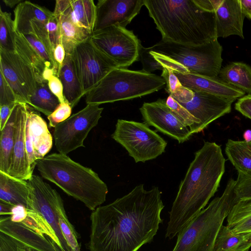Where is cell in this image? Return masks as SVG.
<instances>
[{
	"label": "cell",
	"instance_id": "cell-34",
	"mask_svg": "<svg viewBox=\"0 0 251 251\" xmlns=\"http://www.w3.org/2000/svg\"><path fill=\"white\" fill-rule=\"evenodd\" d=\"M56 213L61 232L71 251H80V247L77 241V234L68 219L62 198L57 202Z\"/></svg>",
	"mask_w": 251,
	"mask_h": 251
},
{
	"label": "cell",
	"instance_id": "cell-43",
	"mask_svg": "<svg viewBox=\"0 0 251 251\" xmlns=\"http://www.w3.org/2000/svg\"><path fill=\"white\" fill-rule=\"evenodd\" d=\"M47 82L50 90L58 98L60 102H66L63 85L59 77L53 74L47 79Z\"/></svg>",
	"mask_w": 251,
	"mask_h": 251
},
{
	"label": "cell",
	"instance_id": "cell-27",
	"mask_svg": "<svg viewBox=\"0 0 251 251\" xmlns=\"http://www.w3.org/2000/svg\"><path fill=\"white\" fill-rule=\"evenodd\" d=\"M219 78L226 83L251 94V67L242 62H234L222 69Z\"/></svg>",
	"mask_w": 251,
	"mask_h": 251
},
{
	"label": "cell",
	"instance_id": "cell-14",
	"mask_svg": "<svg viewBox=\"0 0 251 251\" xmlns=\"http://www.w3.org/2000/svg\"><path fill=\"white\" fill-rule=\"evenodd\" d=\"M235 100L211 94L193 91L185 99L178 102L199 121L196 133L202 131L211 123L228 114Z\"/></svg>",
	"mask_w": 251,
	"mask_h": 251
},
{
	"label": "cell",
	"instance_id": "cell-53",
	"mask_svg": "<svg viewBox=\"0 0 251 251\" xmlns=\"http://www.w3.org/2000/svg\"><path fill=\"white\" fill-rule=\"evenodd\" d=\"M243 138L245 141H251V130L248 129L246 130L243 133Z\"/></svg>",
	"mask_w": 251,
	"mask_h": 251
},
{
	"label": "cell",
	"instance_id": "cell-25",
	"mask_svg": "<svg viewBox=\"0 0 251 251\" xmlns=\"http://www.w3.org/2000/svg\"><path fill=\"white\" fill-rule=\"evenodd\" d=\"M54 15L58 21L60 43L63 45L66 54L71 55L75 47L88 39L92 34L75 25L66 17L61 14Z\"/></svg>",
	"mask_w": 251,
	"mask_h": 251
},
{
	"label": "cell",
	"instance_id": "cell-6",
	"mask_svg": "<svg viewBox=\"0 0 251 251\" xmlns=\"http://www.w3.org/2000/svg\"><path fill=\"white\" fill-rule=\"evenodd\" d=\"M235 183L236 180L230 178L222 195L214 199L178 233L173 251H214L219 230L238 200Z\"/></svg>",
	"mask_w": 251,
	"mask_h": 251
},
{
	"label": "cell",
	"instance_id": "cell-47",
	"mask_svg": "<svg viewBox=\"0 0 251 251\" xmlns=\"http://www.w3.org/2000/svg\"><path fill=\"white\" fill-rule=\"evenodd\" d=\"M27 208L21 205H15L13 207L10 216V220L16 223L22 222L27 217Z\"/></svg>",
	"mask_w": 251,
	"mask_h": 251
},
{
	"label": "cell",
	"instance_id": "cell-5",
	"mask_svg": "<svg viewBox=\"0 0 251 251\" xmlns=\"http://www.w3.org/2000/svg\"><path fill=\"white\" fill-rule=\"evenodd\" d=\"M222 51L217 39L200 46L161 40L149 48L150 53L163 69L213 77H218L221 70Z\"/></svg>",
	"mask_w": 251,
	"mask_h": 251
},
{
	"label": "cell",
	"instance_id": "cell-19",
	"mask_svg": "<svg viewBox=\"0 0 251 251\" xmlns=\"http://www.w3.org/2000/svg\"><path fill=\"white\" fill-rule=\"evenodd\" d=\"M0 232L36 251H61L49 237L40 235L21 223L12 221L9 216H0Z\"/></svg>",
	"mask_w": 251,
	"mask_h": 251
},
{
	"label": "cell",
	"instance_id": "cell-35",
	"mask_svg": "<svg viewBox=\"0 0 251 251\" xmlns=\"http://www.w3.org/2000/svg\"><path fill=\"white\" fill-rule=\"evenodd\" d=\"M14 21L10 13L0 9V48L15 51Z\"/></svg>",
	"mask_w": 251,
	"mask_h": 251
},
{
	"label": "cell",
	"instance_id": "cell-9",
	"mask_svg": "<svg viewBox=\"0 0 251 251\" xmlns=\"http://www.w3.org/2000/svg\"><path fill=\"white\" fill-rule=\"evenodd\" d=\"M90 38L96 46L119 68L129 67L139 60L142 47L132 31L113 25L94 31Z\"/></svg>",
	"mask_w": 251,
	"mask_h": 251
},
{
	"label": "cell",
	"instance_id": "cell-51",
	"mask_svg": "<svg viewBox=\"0 0 251 251\" xmlns=\"http://www.w3.org/2000/svg\"><path fill=\"white\" fill-rule=\"evenodd\" d=\"M240 2L243 14L251 20V0H240Z\"/></svg>",
	"mask_w": 251,
	"mask_h": 251
},
{
	"label": "cell",
	"instance_id": "cell-12",
	"mask_svg": "<svg viewBox=\"0 0 251 251\" xmlns=\"http://www.w3.org/2000/svg\"><path fill=\"white\" fill-rule=\"evenodd\" d=\"M0 72L14 91L17 102L27 105L36 90L38 81L44 80L15 51L1 48Z\"/></svg>",
	"mask_w": 251,
	"mask_h": 251
},
{
	"label": "cell",
	"instance_id": "cell-54",
	"mask_svg": "<svg viewBox=\"0 0 251 251\" xmlns=\"http://www.w3.org/2000/svg\"><path fill=\"white\" fill-rule=\"evenodd\" d=\"M20 245L19 249H20V251H36L35 250H34L32 249L28 248V247L24 246L23 244H22L20 242Z\"/></svg>",
	"mask_w": 251,
	"mask_h": 251
},
{
	"label": "cell",
	"instance_id": "cell-23",
	"mask_svg": "<svg viewBox=\"0 0 251 251\" xmlns=\"http://www.w3.org/2000/svg\"><path fill=\"white\" fill-rule=\"evenodd\" d=\"M30 189L27 180L0 171V200L14 206L27 207Z\"/></svg>",
	"mask_w": 251,
	"mask_h": 251
},
{
	"label": "cell",
	"instance_id": "cell-40",
	"mask_svg": "<svg viewBox=\"0 0 251 251\" xmlns=\"http://www.w3.org/2000/svg\"><path fill=\"white\" fill-rule=\"evenodd\" d=\"M162 71L161 76L165 80L166 90L169 95L175 93L183 86L172 70L168 68H163Z\"/></svg>",
	"mask_w": 251,
	"mask_h": 251
},
{
	"label": "cell",
	"instance_id": "cell-17",
	"mask_svg": "<svg viewBox=\"0 0 251 251\" xmlns=\"http://www.w3.org/2000/svg\"><path fill=\"white\" fill-rule=\"evenodd\" d=\"M25 145L29 163L33 171L37 161L44 158L52 146V137L46 121L29 105L25 128Z\"/></svg>",
	"mask_w": 251,
	"mask_h": 251
},
{
	"label": "cell",
	"instance_id": "cell-22",
	"mask_svg": "<svg viewBox=\"0 0 251 251\" xmlns=\"http://www.w3.org/2000/svg\"><path fill=\"white\" fill-rule=\"evenodd\" d=\"M243 14L240 0H224L215 12L217 38L237 35L244 39Z\"/></svg>",
	"mask_w": 251,
	"mask_h": 251
},
{
	"label": "cell",
	"instance_id": "cell-1",
	"mask_svg": "<svg viewBox=\"0 0 251 251\" xmlns=\"http://www.w3.org/2000/svg\"><path fill=\"white\" fill-rule=\"evenodd\" d=\"M161 194L157 187L146 190L141 184L98 207L90 216V251H137L151 242L162 222Z\"/></svg>",
	"mask_w": 251,
	"mask_h": 251
},
{
	"label": "cell",
	"instance_id": "cell-50",
	"mask_svg": "<svg viewBox=\"0 0 251 251\" xmlns=\"http://www.w3.org/2000/svg\"><path fill=\"white\" fill-rule=\"evenodd\" d=\"M14 205L0 200V216H10L12 210Z\"/></svg>",
	"mask_w": 251,
	"mask_h": 251
},
{
	"label": "cell",
	"instance_id": "cell-37",
	"mask_svg": "<svg viewBox=\"0 0 251 251\" xmlns=\"http://www.w3.org/2000/svg\"><path fill=\"white\" fill-rule=\"evenodd\" d=\"M238 172L235 192L239 200L251 199V174Z\"/></svg>",
	"mask_w": 251,
	"mask_h": 251
},
{
	"label": "cell",
	"instance_id": "cell-29",
	"mask_svg": "<svg viewBox=\"0 0 251 251\" xmlns=\"http://www.w3.org/2000/svg\"><path fill=\"white\" fill-rule=\"evenodd\" d=\"M17 114L16 103L4 127L0 131V171L8 174L13 154L15 142Z\"/></svg>",
	"mask_w": 251,
	"mask_h": 251
},
{
	"label": "cell",
	"instance_id": "cell-49",
	"mask_svg": "<svg viewBox=\"0 0 251 251\" xmlns=\"http://www.w3.org/2000/svg\"><path fill=\"white\" fill-rule=\"evenodd\" d=\"M13 106L7 105L0 106V130H2L9 119Z\"/></svg>",
	"mask_w": 251,
	"mask_h": 251
},
{
	"label": "cell",
	"instance_id": "cell-20",
	"mask_svg": "<svg viewBox=\"0 0 251 251\" xmlns=\"http://www.w3.org/2000/svg\"><path fill=\"white\" fill-rule=\"evenodd\" d=\"M174 73L181 84L192 91L207 93L235 100L243 97L245 94L218 77Z\"/></svg>",
	"mask_w": 251,
	"mask_h": 251
},
{
	"label": "cell",
	"instance_id": "cell-36",
	"mask_svg": "<svg viewBox=\"0 0 251 251\" xmlns=\"http://www.w3.org/2000/svg\"><path fill=\"white\" fill-rule=\"evenodd\" d=\"M166 103L173 113L186 126L189 127L192 134L196 133L199 121L186 108L178 103L171 95L166 99Z\"/></svg>",
	"mask_w": 251,
	"mask_h": 251
},
{
	"label": "cell",
	"instance_id": "cell-2",
	"mask_svg": "<svg viewBox=\"0 0 251 251\" xmlns=\"http://www.w3.org/2000/svg\"><path fill=\"white\" fill-rule=\"evenodd\" d=\"M225 162L215 142H205L195 152L169 212L166 238H173L204 208L220 185Z\"/></svg>",
	"mask_w": 251,
	"mask_h": 251
},
{
	"label": "cell",
	"instance_id": "cell-4",
	"mask_svg": "<svg viewBox=\"0 0 251 251\" xmlns=\"http://www.w3.org/2000/svg\"><path fill=\"white\" fill-rule=\"evenodd\" d=\"M42 177L54 183L70 196L94 211L106 200L108 188L91 168L66 154L53 153L36 162Z\"/></svg>",
	"mask_w": 251,
	"mask_h": 251
},
{
	"label": "cell",
	"instance_id": "cell-48",
	"mask_svg": "<svg viewBox=\"0 0 251 251\" xmlns=\"http://www.w3.org/2000/svg\"><path fill=\"white\" fill-rule=\"evenodd\" d=\"M53 57L58 67V75L66 57L65 50L62 43L56 45L53 51Z\"/></svg>",
	"mask_w": 251,
	"mask_h": 251
},
{
	"label": "cell",
	"instance_id": "cell-16",
	"mask_svg": "<svg viewBox=\"0 0 251 251\" xmlns=\"http://www.w3.org/2000/svg\"><path fill=\"white\" fill-rule=\"evenodd\" d=\"M145 0H99L94 31L119 25L126 27L140 12Z\"/></svg>",
	"mask_w": 251,
	"mask_h": 251
},
{
	"label": "cell",
	"instance_id": "cell-41",
	"mask_svg": "<svg viewBox=\"0 0 251 251\" xmlns=\"http://www.w3.org/2000/svg\"><path fill=\"white\" fill-rule=\"evenodd\" d=\"M139 59L143 65V70L145 72L151 73L156 70H163V68L150 53L149 48L142 47Z\"/></svg>",
	"mask_w": 251,
	"mask_h": 251
},
{
	"label": "cell",
	"instance_id": "cell-7",
	"mask_svg": "<svg viewBox=\"0 0 251 251\" xmlns=\"http://www.w3.org/2000/svg\"><path fill=\"white\" fill-rule=\"evenodd\" d=\"M166 85L164 79L143 70L116 68L85 95L87 104L113 102L141 97L158 91Z\"/></svg>",
	"mask_w": 251,
	"mask_h": 251
},
{
	"label": "cell",
	"instance_id": "cell-38",
	"mask_svg": "<svg viewBox=\"0 0 251 251\" xmlns=\"http://www.w3.org/2000/svg\"><path fill=\"white\" fill-rule=\"evenodd\" d=\"M72 107L67 101L60 103L53 112L47 117L49 126L54 127L57 124L62 123L70 116Z\"/></svg>",
	"mask_w": 251,
	"mask_h": 251
},
{
	"label": "cell",
	"instance_id": "cell-39",
	"mask_svg": "<svg viewBox=\"0 0 251 251\" xmlns=\"http://www.w3.org/2000/svg\"><path fill=\"white\" fill-rule=\"evenodd\" d=\"M17 102L14 91L0 72V106L7 105L13 106Z\"/></svg>",
	"mask_w": 251,
	"mask_h": 251
},
{
	"label": "cell",
	"instance_id": "cell-44",
	"mask_svg": "<svg viewBox=\"0 0 251 251\" xmlns=\"http://www.w3.org/2000/svg\"><path fill=\"white\" fill-rule=\"evenodd\" d=\"M20 245L17 240L0 232V251H20Z\"/></svg>",
	"mask_w": 251,
	"mask_h": 251
},
{
	"label": "cell",
	"instance_id": "cell-3",
	"mask_svg": "<svg viewBox=\"0 0 251 251\" xmlns=\"http://www.w3.org/2000/svg\"><path fill=\"white\" fill-rule=\"evenodd\" d=\"M162 40L200 46L218 39L215 13L202 10L195 0H145Z\"/></svg>",
	"mask_w": 251,
	"mask_h": 251
},
{
	"label": "cell",
	"instance_id": "cell-8",
	"mask_svg": "<svg viewBox=\"0 0 251 251\" xmlns=\"http://www.w3.org/2000/svg\"><path fill=\"white\" fill-rule=\"evenodd\" d=\"M111 137L127 151L136 163L156 158L167 143L145 123L118 119Z\"/></svg>",
	"mask_w": 251,
	"mask_h": 251
},
{
	"label": "cell",
	"instance_id": "cell-10",
	"mask_svg": "<svg viewBox=\"0 0 251 251\" xmlns=\"http://www.w3.org/2000/svg\"><path fill=\"white\" fill-rule=\"evenodd\" d=\"M99 105L87 104L84 108L54 127L55 145L59 153L67 155L79 147H85L84 140L101 117L103 108Z\"/></svg>",
	"mask_w": 251,
	"mask_h": 251
},
{
	"label": "cell",
	"instance_id": "cell-46",
	"mask_svg": "<svg viewBox=\"0 0 251 251\" xmlns=\"http://www.w3.org/2000/svg\"><path fill=\"white\" fill-rule=\"evenodd\" d=\"M196 3L203 10L215 13L224 0H195Z\"/></svg>",
	"mask_w": 251,
	"mask_h": 251
},
{
	"label": "cell",
	"instance_id": "cell-24",
	"mask_svg": "<svg viewBox=\"0 0 251 251\" xmlns=\"http://www.w3.org/2000/svg\"><path fill=\"white\" fill-rule=\"evenodd\" d=\"M57 76L63 85L65 100L73 108L84 96L71 55L66 54Z\"/></svg>",
	"mask_w": 251,
	"mask_h": 251
},
{
	"label": "cell",
	"instance_id": "cell-18",
	"mask_svg": "<svg viewBox=\"0 0 251 251\" xmlns=\"http://www.w3.org/2000/svg\"><path fill=\"white\" fill-rule=\"evenodd\" d=\"M17 114L15 142L10 168L8 174L19 179L28 180L33 175L25 145V128L28 105L16 103Z\"/></svg>",
	"mask_w": 251,
	"mask_h": 251
},
{
	"label": "cell",
	"instance_id": "cell-21",
	"mask_svg": "<svg viewBox=\"0 0 251 251\" xmlns=\"http://www.w3.org/2000/svg\"><path fill=\"white\" fill-rule=\"evenodd\" d=\"M53 12L66 17L91 34L94 31L97 7L93 0H56Z\"/></svg>",
	"mask_w": 251,
	"mask_h": 251
},
{
	"label": "cell",
	"instance_id": "cell-32",
	"mask_svg": "<svg viewBox=\"0 0 251 251\" xmlns=\"http://www.w3.org/2000/svg\"><path fill=\"white\" fill-rule=\"evenodd\" d=\"M14 48L15 51L19 56L30 65L40 77L43 78V74L48 68L45 62L23 35L16 30H15Z\"/></svg>",
	"mask_w": 251,
	"mask_h": 251
},
{
	"label": "cell",
	"instance_id": "cell-45",
	"mask_svg": "<svg viewBox=\"0 0 251 251\" xmlns=\"http://www.w3.org/2000/svg\"><path fill=\"white\" fill-rule=\"evenodd\" d=\"M234 107L243 116L251 120V94L239 98Z\"/></svg>",
	"mask_w": 251,
	"mask_h": 251
},
{
	"label": "cell",
	"instance_id": "cell-52",
	"mask_svg": "<svg viewBox=\"0 0 251 251\" xmlns=\"http://www.w3.org/2000/svg\"><path fill=\"white\" fill-rule=\"evenodd\" d=\"M3 1L7 6L12 8L23 1L22 0H3Z\"/></svg>",
	"mask_w": 251,
	"mask_h": 251
},
{
	"label": "cell",
	"instance_id": "cell-30",
	"mask_svg": "<svg viewBox=\"0 0 251 251\" xmlns=\"http://www.w3.org/2000/svg\"><path fill=\"white\" fill-rule=\"evenodd\" d=\"M225 153L237 172L251 174V141L228 139Z\"/></svg>",
	"mask_w": 251,
	"mask_h": 251
},
{
	"label": "cell",
	"instance_id": "cell-13",
	"mask_svg": "<svg viewBox=\"0 0 251 251\" xmlns=\"http://www.w3.org/2000/svg\"><path fill=\"white\" fill-rule=\"evenodd\" d=\"M29 197L27 209L37 213L53 230L63 251H72L60 228L56 213V205L60 195L41 177L32 175L27 180Z\"/></svg>",
	"mask_w": 251,
	"mask_h": 251
},
{
	"label": "cell",
	"instance_id": "cell-33",
	"mask_svg": "<svg viewBox=\"0 0 251 251\" xmlns=\"http://www.w3.org/2000/svg\"><path fill=\"white\" fill-rule=\"evenodd\" d=\"M58 98L49 89L47 81H38L34 94L31 97L29 106L49 116L60 104Z\"/></svg>",
	"mask_w": 251,
	"mask_h": 251
},
{
	"label": "cell",
	"instance_id": "cell-26",
	"mask_svg": "<svg viewBox=\"0 0 251 251\" xmlns=\"http://www.w3.org/2000/svg\"><path fill=\"white\" fill-rule=\"evenodd\" d=\"M228 228L234 233L251 237V199L239 200L231 208L227 218Z\"/></svg>",
	"mask_w": 251,
	"mask_h": 251
},
{
	"label": "cell",
	"instance_id": "cell-31",
	"mask_svg": "<svg viewBox=\"0 0 251 251\" xmlns=\"http://www.w3.org/2000/svg\"><path fill=\"white\" fill-rule=\"evenodd\" d=\"M251 248V240L223 225L216 238L214 251H249Z\"/></svg>",
	"mask_w": 251,
	"mask_h": 251
},
{
	"label": "cell",
	"instance_id": "cell-28",
	"mask_svg": "<svg viewBox=\"0 0 251 251\" xmlns=\"http://www.w3.org/2000/svg\"><path fill=\"white\" fill-rule=\"evenodd\" d=\"M14 27L18 30L32 20L46 23L54 16L53 12L48 8L29 1H23L14 10Z\"/></svg>",
	"mask_w": 251,
	"mask_h": 251
},
{
	"label": "cell",
	"instance_id": "cell-42",
	"mask_svg": "<svg viewBox=\"0 0 251 251\" xmlns=\"http://www.w3.org/2000/svg\"><path fill=\"white\" fill-rule=\"evenodd\" d=\"M45 25L52 48L54 51L56 45L60 43L58 24L55 16L47 22Z\"/></svg>",
	"mask_w": 251,
	"mask_h": 251
},
{
	"label": "cell",
	"instance_id": "cell-15",
	"mask_svg": "<svg viewBox=\"0 0 251 251\" xmlns=\"http://www.w3.org/2000/svg\"><path fill=\"white\" fill-rule=\"evenodd\" d=\"M145 123L154 126L159 131L176 140L179 143L188 140L192 134L173 113L166 103V100L158 99L144 102L139 109Z\"/></svg>",
	"mask_w": 251,
	"mask_h": 251
},
{
	"label": "cell",
	"instance_id": "cell-11",
	"mask_svg": "<svg viewBox=\"0 0 251 251\" xmlns=\"http://www.w3.org/2000/svg\"><path fill=\"white\" fill-rule=\"evenodd\" d=\"M71 56L83 96L109 72L119 68L113 60L96 46L90 37L78 44Z\"/></svg>",
	"mask_w": 251,
	"mask_h": 251
}]
</instances>
